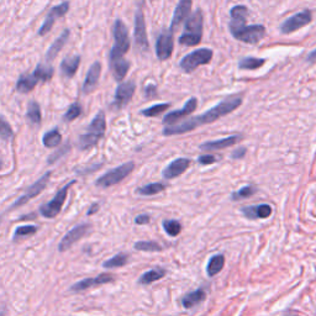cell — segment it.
Returning <instances> with one entry per match:
<instances>
[{
  "label": "cell",
  "instance_id": "obj_37",
  "mask_svg": "<svg viewBox=\"0 0 316 316\" xmlns=\"http://www.w3.org/2000/svg\"><path fill=\"white\" fill-rule=\"evenodd\" d=\"M170 108H171V103L156 104V105L150 106V108L141 110V114L146 116V118H153V116H158L163 114L165 110H168Z\"/></svg>",
  "mask_w": 316,
  "mask_h": 316
},
{
  "label": "cell",
  "instance_id": "obj_24",
  "mask_svg": "<svg viewBox=\"0 0 316 316\" xmlns=\"http://www.w3.org/2000/svg\"><path fill=\"white\" fill-rule=\"evenodd\" d=\"M70 35L69 29H64L62 33L60 35V38H57L53 41V44L50 46V48H48L47 52H46V60L47 61H53L54 58L57 57V54L60 53V51L62 50L64 47V45L67 44V41H68Z\"/></svg>",
  "mask_w": 316,
  "mask_h": 316
},
{
  "label": "cell",
  "instance_id": "obj_51",
  "mask_svg": "<svg viewBox=\"0 0 316 316\" xmlns=\"http://www.w3.org/2000/svg\"><path fill=\"white\" fill-rule=\"evenodd\" d=\"M0 316H5V308H0Z\"/></svg>",
  "mask_w": 316,
  "mask_h": 316
},
{
  "label": "cell",
  "instance_id": "obj_44",
  "mask_svg": "<svg viewBox=\"0 0 316 316\" xmlns=\"http://www.w3.org/2000/svg\"><path fill=\"white\" fill-rule=\"evenodd\" d=\"M69 150H70V146L69 145H64V146L61 147V150H58V151H56L54 153H52V155L47 159L48 164L56 163L58 159H60L61 157H63L64 155H67V153L69 152Z\"/></svg>",
  "mask_w": 316,
  "mask_h": 316
},
{
  "label": "cell",
  "instance_id": "obj_6",
  "mask_svg": "<svg viewBox=\"0 0 316 316\" xmlns=\"http://www.w3.org/2000/svg\"><path fill=\"white\" fill-rule=\"evenodd\" d=\"M135 163L134 162H126V163L119 165V167L110 170L105 174L99 177L95 182V185L100 187V188H109V187L115 185V184L120 183L124 180L131 172L134 171Z\"/></svg>",
  "mask_w": 316,
  "mask_h": 316
},
{
  "label": "cell",
  "instance_id": "obj_26",
  "mask_svg": "<svg viewBox=\"0 0 316 316\" xmlns=\"http://www.w3.org/2000/svg\"><path fill=\"white\" fill-rule=\"evenodd\" d=\"M79 63H81V56H73V57H66L61 62V72L63 73V76H66L67 78H72L78 70Z\"/></svg>",
  "mask_w": 316,
  "mask_h": 316
},
{
  "label": "cell",
  "instance_id": "obj_9",
  "mask_svg": "<svg viewBox=\"0 0 316 316\" xmlns=\"http://www.w3.org/2000/svg\"><path fill=\"white\" fill-rule=\"evenodd\" d=\"M52 176V172H46V173L42 176L40 179L36 180L35 183L32 184L30 188H27V190L25 193H24L23 195L20 196V198H17L16 200L13 205H11V209H16L23 207V205H25L27 201H30L31 199L36 198L40 193H42L46 189V187H47L48 182H50V178Z\"/></svg>",
  "mask_w": 316,
  "mask_h": 316
},
{
  "label": "cell",
  "instance_id": "obj_53",
  "mask_svg": "<svg viewBox=\"0 0 316 316\" xmlns=\"http://www.w3.org/2000/svg\"><path fill=\"white\" fill-rule=\"evenodd\" d=\"M2 221H3V217H2V216H0V224H2Z\"/></svg>",
  "mask_w": 316,
  "mask_h": 316
},
{
  "label": "cell",
  "instance_id": "obj_3",
  "mask_svg": "<svg viewBox=\"0 0 316 316\" xmlns=\"http://www.w3.org/2000/svg\"><path fill=\"white\" fill-rule=\"evenodd\" d=\"M202 16L201 10H195L185 21L184 31L179 38V44L185 46H196L201 42L202 38Z\"/></svg>",
  "mask_w": 316,
  "mask_h": 316
},
{
  "label": "cell",
  "instance_id": "obj_46",
  "mask_svg": "<svg viewBox=\"0 0 316 316\" xmlns=\"http://www.w3.org/2000/svg\"><path fill=\"white\" fill-rule=\"evenodd\" d=\"M150 220H151L150 215H147V214H141V215H137L135 217V224H136V225H146V224L150 222Z\"/></svg>",
  "mask_w": 316,
  "mask_h": 316
},
{
  "label": "cell",
  "instance_id": "obj_34",
  "mask_svg": "<svg viewBox=\"0 0 316 316\" xmlns=\"http://www.w3.org/2000/svg\"><path fill=\"white\" fill-rule=\"evenodd\" d=\"M128 262V256L126 253H118L114 257H111L110 259H106L103 263V267L106 269H113V268H120L124 267Z\"/></svg>",
  "mask_w": 316,
  "mask_h": 316
},
{
  "label": "cell",
  "instance_id": "obj_18",
  "mask_svg": "<svg viewBox=\"0 0 316 316\" xmlns=\"http://www.w3.org/2000/svg\"><path fill=\"white\" fill-rule=\"evenodd\" d=\"M247 15H248V8L245 5H236L230 10V32L234 33L241 27L247 25Z\"/></svg>",
  "mask_w": 316,
  "mask_h": 316
},
{
  "label": "cell",
  "instance_id": "obj_11",
  "mask_svg": "<svg viewBox=\"0 0 316 316\" xmlns=\"http://www.w3.org/2000/svg\"><path fill=\"white\" fill-rule=\"evenodd\" d=\"M312 20V14L310 10H303L300 13L294 14L293 16L288 17L281 25V32L287 35V33H291L296 30L302 29V27L309 25Z\"/></svg>",
  "mask_w": 316,
  "mask_h": 316
},
{
  "label": "cell",
  "instance_id": "obj_17",
  "mask_svg": "<svg viewBox=\"0 0 316 316\" xmlns=\"http://www.w3.org/2000/svg\"><path fill=\"white\" fill-rule=\"evenodd\" d=\"M196 106H198V100H196V98H190L182 109L174 110V111H171L170 114L165 115L163 118V124L167 125V126L176 125L177 122L179 120H182L183 118L193 114V113L195 111Z\"/></svg>",
  "mask_w": 316,
  "mask_h": 316
},
{
  "label": "cell",
  "instance_id": "obj_7",
  "mask_svg": "<svg viewBox=\"0 0 316 316\" xmlns=\"http://www.w3.org/2000/svg\"><path fill=\"white\" fill-rule=\"evenodd\" d=\"M213 51L210 48H199V50L190 52L180 61V68L185 73H192L199 66L210 62L213 60Z\"/></svg>",
  "mask_w": 316,
  "mask_h": 316
},
{
  "label": "cell",
  "instance_id": "obj_12",
  "mask_svg": "<svg viewBox=\"0 0 316 316\" xmlns=\"http://www.w3.org/2000/svg\"><path fill=\"white\" fill-rule=\"evenodd\" d=\"M89 231H90V225H89V224H79V225L75 226V228L69 230V231L63 236L62 240L60 241V244H58V251H60V252H64V251L69 250L76 242H78L81 238L84 237Z\"/></svg>",
  "mask_w": 316,
  "mask_h": 316
},
{
  "label": "cell",
  "instance_id": "obj_30",
  "mask_svg": "<svg viewBox=\"0 0 316 316\" xmlns=\"http://www.w3.org/2000/svg\"><path fill=\"white\" fill-rule=\"evenodd\" d=\"M165 275V271L163 268H153L150 269L143 273L139 279V283L142 285H148L153 283V282H157L159 279H162Z\"/></svg>",
  "mask_w": 316,
  "mask_h": 316
},
{
  "label": "cell",
  "instance_id": "obj_5",
  "mask_svg": "<svg viewBox=\"0 0 316 316\" xmlns=\"http://www.w3.org/2000/svg\"><path fill=\"white\" fill-rule=\"evenodd\" d=\"M76 183V180H70L69 183H67L66 185L62 187V188L56 193V195L53 196V199H51L50 201L45 202L44 205L40 207V214L46 217V219H54V217L61 213V210H62L69 188L72 185H75Z\"/></svg>",
  "mask_w": 316,
  "mask_h": 316
},
{
  "label": "cell",
  "instance_id": "obj_4",
  "mask_svg": "<svg viewBox=\"0 0 316 316\" xmlns=\"http://www.w3.org/2000/svg\"><path fill=\"white\" fill-rule=\"evenodd\" d=\"M113 33H114V46L110 50V62H114V61L124 58L125 53L130 48V38H128L127 27L125 26V24L121 20L115 21Z\"/></svg>",
  "mask_w": 316,
  "mask_h": 316
},
{
  "label": "cell",
  "instance_id": "obj_19",
  "mask_svg": "<svg viewBox=\"0 0 316 316\" xmlns=\"http://www.w3.org/2000/svg\"><path fill=\"white\" fill-rule=\"evenodd\" d=\"M193 0H179V3L177 4L176 10H174L173 17H172L171 23V31L174 32L179 27L180 24L184 20H187V17L189 16L190 10H192Z\"/></svg>",
  "mask_w": 316,
  "mask_h": 316
},
{
  "label": "cell",
  "instance_id": "obj_32",
  "mask_svg": "<svg viewBox=\"0 0 316 316\" xmlns=\"http://www.w3.org/2000/svg\"><path fill=\"white\" fill-rule=\"evenodd\" d=\"M42 142H44V146L47 147V148H53V147H57L61 145L62 142V135H61L58 128H53V130L47 131L42 137Z\"/></svg>",
  "mask_w": 316,
  "mask_h": 316
},
{
  "label": "cell",
  "instance_id": "obj_50",
  "mask_svg": "<svg viewBox=\"0 0 316 316\" xmlns=\"http://www.w3.org/2000/svg\"><path fill=\"white\" fill-rule=\"evenodd\" d=\"M315 60H316V50L312 51V52H310L308 58H306V61H308V62H314Z\"/></svg>",
  "mask_w": 316,
  "mask_h": 316
},
{
  "label": "cell",
  "instance_id": "obj_33",
  "mask_svg": "<svg viewBox=\"0 0 316 316\" xmlns=\"http://www.w3.org/2000/svg\"><path fill=\"white\" fill-rule=\"evenodd\" d=\"M266 62V60L263 58H256V57H244L238 62V68L240 69H247V70H253L257 68H261Z\"/></svg>",
  "mask_w": 316,
  "mask_h": 316
},
{
  "label": "cell",
  "instance_id": "obj_1",
  "mask_svg": "<svg viewBox=\"0 0 316 316\" xmlns=\"http://www.w3.org/2000/svg\"><path fill=\"white\" fill-rule=\"evenodd\" d=\"M242 104V97L241 95H234V97H228L226 99L220 101L216 104L213 109L205 111L202 115L193 116V118L188 119V120L180 122V124L172 125V126H167L163 128V135L165 136H171V135H180L189 133V131L194 130V128L201 126L205 124H211V122L219 120L222 116L230 114L234 111Z\"/></svg>",
  "mask_w": 316,
  "mask_h": 316
},
{
  "label": "cell",
  "instance_id": "obj_2",
  "mask_svg": "<svg viewBox=\"0 0 316 316\" xmlns=\"http://www.w3.org/2000/svg\"><path fill=\"white\" fill-rule=\"evenodd\" d=\"M106 130V120L104 111H99L91 120L85 133L79 136V148L82 151L90 150L104 137Z\"/></svg>",
  "mask_w": 316,
  "mask_h": 316
},
{
  "label": "cell",
  "instance_id": "obj_42",
  "mask_svg": "<svg viewBox=\"0 0 316 316\" xmlns=\"http://www.w3.org/2000/svg\"><path fill=\"white\" fill-rule=\"evenodd\" d=\"M82 114V106L79 103H73L72 105L69 106L68 110L66 111V114L63 115V121L70 122L73 120H76L77 118H79Z\"/></svg>",
  "mask_w": 316,
  "mask_h": 316
},
{
  "label": "cell",
  "instance_id": "obj_25",
  "mask_svg": "<svg viewBox=\"0 0 316 316\" xmlns=\"http://www.w3.org/2000/svg\"><path fill=\"white\" fill-rule=\"evenodd\" d=\"M205 298H207V293H205V290L202 289V288H199V289L190 291V293L185 294V295L183 296L182 305L185 309H190V308H193V306L200 304L201 302H204Z\"/></svg>",
  "mask_w": 316,
  "mask_h": 316
},
{
  "label": "cell",
  "instance_id": "obj_29",
  "mask_svg": "<svg viewBox=\"0 0 316 316\" xmlns=\"http://www.w3.org/2000/svg\"><path fill=\"white\" fill-rule=\"evenodd\" d=\"M224 266H225V257L224 254H215L209 259L207 266V273L209 277H214L217 273L222 271Z\"/></svg>",
  "mask_w": 316,
  "mask_h": 316
},
{
  "label": "cell",
  "instance_id": "obj_22",
  "mask_svg": "<svg viewBox=\"0 0 316 316\" xmlns=\"http://www.w3.org/2000/svg\"><path fill=\"white\" fill-rule=\"evenodd\" d=\"M190 164V159L188 158H177L172 161L167 167L162 172V176L165 179H173V178L179 177L184 172L188 170Z\"/></svg>",
  "mask_w": 316,
  "mask_h": 316
},
{
  "label": "cell",
  "instance_id": "obj_35",
  "mask_svg": "<svg viewBox=\"0 0 316 316\" xmlns=\"http://www.w3.org/2000/svg\"><path fill=\"white\" fill-rule=\"evenodd\" d=\"M53 68L52 67H46L42 63L38 64V67H36L35 70H33L32 75L35 76V78L38 79L39 82L46 83L48 82L52 78V76H53Z\"/></svg>",
  "mask_w": 316,
  "mask_h": 316
},
{
  "label": "cell",
  "instance_id": "obj_8",
  "mask_svg": "<svg viewBox=\"0 0 316 316\" xmlns=\"http://www.w3.org/2000/svg\"><path fill=\"white\" fill-rule=\"evenodd\" d=\"M232 36L238 41L245 42V44L256 45L266 36V27L261 24H256V25L244 26L240 30L231 33Z\"/></svg>",
  "mask_w": 316,
  "mask_h": 316
},
{
  "label": "cell",
  "instance_id": "obj_45",
  "mask_svg": "<svg viewBox=\"0 0 316 316\" xmlns=\"http://www.w3.org/2000/svg\"><path fill=\"white\" fill-rule=\"evenodd\" d=\"M217 161V157L213 155H201L198 157V163L202 165H208V164H213Z\"/></svg>",
  "mask_w": 316,
  "mask_h": 316
},
{
  "label": "cell",
  "instance_id": "obj_14",
  "mask_svg": "<svg viewBox=\"0 0 316 316\" xmlns=\"http://www.w3.org/2000/svg\"><path fill=\"white\" fill-rule=\"evenodd\" d=\"M135 42L139 46L141 50H147L148 48V40H147L146 31V23L145 15H143L142 9L139 8L135 14Z\"/></svg>",
  "mask_w": 316,
  "mask_h": 316
},
{
  "label": "cell",
  "instance_id": "obj_21",
  "mask_svg": "<svg viewBox=\"0 0 316 316\" xmlns=\"http://www.w3.org/2000/svg\"><path fill=\"white\" fill-rule=\"evenodd\" d=\"M241 213L245 217L250 220L257 219H267L272 215V207L269 204H258V205H248L241 209Z\"/></svg>",
  "mask_w": 316,
  "mask_h": 316
},
{
  "label": "cell",
  "instance_id": "obj_40",
  "mask_svg": "<svg viewBox=\"0 0 316 316\" xmlns=\"http://www.w3.org/2000/svg\"><path fill=\"white\" fill-rule=\"evenodd\" d=\"M39 228L35 225H24V226H19V228H16L14 232L13 236V240L17 241L21 237H26V236H32L35 235L36 232H38Z\"/></svg>",
  "mask_w": 316,
  "mask_h": 316
},
{
  "label": "cell",
  "instance_id": "obj_47",
  "mask_svg": "<svg viewBox=\"0 0 316 316\" xmlns=\"http://www.w3.org/2000/svg\"><path fill=\"white\" fill-rule=\"evenodd\" d=\"M145 94L147 98H155L157 95V87L156 84H148L145 87Z\"/></svg>",
  "mask_w": 316,
  "mask_h": 316
},
{
  "label": "cell",
  "instance_id": "obj_31",
  "mask_svg": "<svg viewBox=\"0 0 316 316\" xmlns=\"http://www.w3.org/2000/svg\"><path fill=\"white\" fill-rule=\"evenodd\" d=\"M41 108H40V104L36 101H30L29 105H27V111H26V120L30 122L31 125H40L41 122Z\"/></svg>",
  "mask_w": 316,
  "mask_h": 316
},
{
  "label": "cell",
  "instance_id": "obj_38",
  "mask_svg": "<svg viewBox=\"0 0 316 316\" xmlns=\"http://www.w3.org/2000/svg\"><path fill=\"white\" fill-rule=\"evenodd\" d=\"M257 193V188L252 184H250V185H245L242 187L241 189H238L237 192H234L231 194V199L232 200H242V199H247L250 198V196L254 195Z\"/></svg>",
  "mask_w": 316,
  "mask_h": 316
},
{
  "label": "cell",
  "instance_id": "obj_28",
  "mask_svg": "<svg viewBox=\"0 0 316 316\" xmlns=\"http://www.w3.org/2000/svg\"><path fill=\"white\" fill-rule=\"evenodd\" d=\"M39 81L33 75H21L16 82V90L21 94H26L36 87Z\"/></svg>",
  "mask_w": 316,
  "mask_h": 316
},
{
  "label": "cell",
  "instance_id": "obj_48",
  "mask_svg": "<svg viewBox=\"0 0 316 316\" xmlns=\"http://www.w3.org/2000/svg\"><path fill=\"white\" fill-rule=\"evenodd\" d=\"M246 151H247L246 147H240V148L235 150L234 153H232V155H231V158H234V159H240V158L244 157L245 155H246Z\"/></svg>",
  "mask_w": 316,
  "mask_h": 316
},
{
  "label": "cell",
  "instance_id": "obj_13",
  "mask_svg": "<svg viewBox=\"0 0 316 316\" xmlns=\"http://www.w3.org/2000/svg\"><path fill=\"white\" fill-rule=\"evenodd\" d=\"M173 32L171 30H164L158 36L156 41V54L159 61H165L172 56L173 52Z\"/></svg>",
  "mask_w": 316,
  "mask_h": 316
},
{
  "label": "cell",
  "instance_id": "obj_39",
  "mask_svg": "<svg viewBox=\"0 0 316 316\" xmlns=\"http://www.w3.org/2000/svg\"><path fill=\"white\" fill-rule=\"evenodd\" d=\"M135 250L143 251V252H159L162 251V246L157 242L153 241H139L134 245Z\"/></svg>",
  "mask_w": 316,
  "mask_h": 316
},
{
  "label": "cell",
  "instance_id": "obj_10",
  "mask_svg": "<svg viewBox=\"0 0 316 316\" xmlns=\"http://www.w3.org/2000/svg\"><path fill=\"white\" fill-rule=\"evenodd\" d=\"M135 90H136V84L133 81L120 83L115 90V97L111 103V109L120 110L125 108L130 103V100L133 99Z\"/></svg>",
  "mask_w": 316,
  "mask_h": 316
},
{
  "label": "cell",
  "instance_id": "obj_43",
  "mask_svg": "<svg viewBox=\"0 0 316 316\" xmlns=\"http://www.w3.org/2000/svg\"><path fill=\"white\" fill-rule=\"evenodd\" d=\"M14 131L11 128L10 125L8 124V121L0 115V137L4 141H9L13 139Z\"/></svg>",
  "mask_w": 316,
  "mask_h": 316
},
{
  "label": "cell",
  "instance_id": "obj_27",
  "mask_svg": "<svg viewBox=\"0 0 316 316\" xmlns=\"http://www.w3.org/2000/svg\"><path fill=\"white\" fill-rule=\"evenodd\" d=\"M110 69H111L115 81L121 82L125 78V76L127 75L128 69H130V62L125 58L114 61V62H110Z\"/></svg>",
  "mask_w": 316,
  "mask_h": 316
},
{
  "label": "cell",
  "instance_id": "obj_20",
  "mask_svg": "<svg viewBox=\"0 0 316 316\" xmlns=\"http://www.w3.org/2000/svg\"><path fill=\"white\" fill-rule=\"evenodd\" d=\"M241 135H232V136L224 137V139L215 141H207L202 145L199 146V148L202 151H219V150L228 148V147L234 146L235 143H238L241 141Z\"/></svg>",
  "mask_w": 316,
  "mask_h": 316
},
{
  "label": "cell",
  "instance_id": "obj_41",
  "mask_svg": "<svg viewBox=\"0 0 316 316\" xmlns=\"http://www.w3.org/2000/svg\"><path fill=\"white\" fill-rule=\"evenodd\" d=\"M162 226H163L164 231L170 236H172V237H176V236L179 235L180 231H182V225H180V222L177 221V220H163Z\"/></svg>",
  "mask_w": 316,
  "mask_h": 316
},
{
  "label": "cell",
  "instance_id": "obj_15",
  "mask_svg": "<svg viewBox=\"0 0 316 316\" xmlns=\"http://www.w3.org/2000/svg\"><path fill=\"white\" fill-rule=\"evenodd\" d=\"M114 281V275L109 274V273H101L94 278H84L82 281L77 282L70 287V291L73 293H79V291L87 290L89 288L98 287V285H103L106 283H111Z\"/></svg>",
  "mask_w": 316,
  "mask_h": 316
},
{
  "label": "cell",
  "instance_id": "obj_36",
  "mask_svg": "<svg viewBox=\"0 0 316 316\" xmlns=\"http://www.w3.org/2000/svg\"><path fill=\"white\" fill-rule=\"evenodd\" d=\"M164 189H165V185L163 183H150L143 187H140V188L137 189V194L145 195V196L156 195V194H158V193L163 192Z\"/></svg>",
  "mask_w": 316,
  "mask_h": 316
},
{
  "label": "cell",
  "instance_id": "obj_49",
  "mask_svg": "<svg viewBox=\"0 0 316 316\" xmlns=\"http://www.w3.org/2000/svg\"><path fill=\"white\" fill-rule=\"evenodd\" d=\"M98 210H99V204L95 202V204H93L90 208H89V210L87 211V215H93V214L97 213Z\"/></svg>",
  "mask_w": 316,
  "mask_h": 316
},
{
  "label": "cell",
  "instance_id": "obj_23",
  "mask_svg": "<svg viewBox=\"0 0 316 316\" xmlns=\"http://www.w3.org/2000/svg\"><path fill=\"white\" fill-rule=\"evenodd\" d=\"M100 73H101V63L100 62H94L89 68L87 77H85V81L83 83V93L89 94L97 88L98 82H99L100 78Z\"/></svg>",
  "mask_w": 316,
  "mask_h": 316
},
{
  "label": "cell",
  "instance_id": "obj_52",
  "mask_svg": "<svg viewBox=\"0 0 316 316\" xmlns=\"http://www.w3.org/2000/svg\"><path fill=\"white\" fill-rule=\"evenodd\" d=\"M2 167H3V161H2V159H0V168H2Z\"/></svg>",
  "mask_w": 316,
  "mask_h": 316
},
{
  "label": "cell",
  "instance_id": "obj_16",
  "mask_svg": "<svg viewBox=\"0 0 316 316\" xmlns=\"http://www.w3.org/2000/svg\"><path fill=\"white\" fill-rule=\"evenodd\" d=\"M69 10V3L68 2H64L62 4L56 5V7H53L51 9L50 11H48L47 16H46V19L44 21V24H42L41 27H40L39 30V35L40 36H45L46 33L50 32L52 26H53L54 21L58 17H62L64 15L67 14V11Z\"/></svg>",
  "mask_w": 316,
  "mask_h": 316
}]
</instances>
